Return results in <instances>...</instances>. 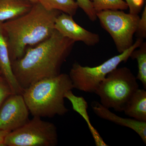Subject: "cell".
I'll list each match as a JSON object with an SVG mask.
<instances>
[{
	"mask_svg": "<svg viewBox=\"0 0 146 146\" xmlns=\"http://www.w3.org/2000/svg\"><path fill=\"white\" fill-rule=\"evenodd\" d=\"M73 17L61 12L55 22V29L63 36L75 42H82L89 46H94L98 44L100 41V35L80 26L76 23Z\"/></svg>",
	"mask_w": 146,
	"mask_h": 146,
	"instance_id": "9",
	"label": "cell"
},
{
	"mask_svg": "<svg viewBox=\"0 0 146 146\" xmlns=\"http://www.w3.org/2000/svg\"><path fill=\"white\" fill-rule=\"evenodd\" d=\"M73 89L69 74L61 73L31 84L23 90L22 95L33 117L52 118L68 113L65 95Z\"/></svg>",
	"mask_w": 146,
	"mask_h": 146,
	"instance_id": "3",
	"label": "cell"
},
{
	"mask_svg": "<svg viewBox=\"0 0 146 146\" xmlns=\"http://www.w3.org/2000/svg\"><path fill=\"white\" fill-rule=\"evenodd\" d=\"M3 23L0 22V67L2 74L10 84L13 93L22 94L23 91L16 81L12 71L7 41L3 30Z\"/></svg>",
	"mask_w": 146,
	"mask_h": 146,
	"instance_id": "11",
	"label": "cell"
},
{
	"mask_svg": "<svg viewBox=\"0 0 146 146\" xmlns=\"http://www.w3.org/2000/svg\"><path fill=\"white\" fill-rule=\"evenodd\" d=\"M146 0H125L127 4L129 13L139 14L145 6Z\"/></svg>",
	"mask_w": 146,
	"mask_h": 146,
	"instance_id": "20",
	"label": "cell"
},
{
	"mask_svg": "<svg viewBox=\"0 0 146 146\" xmlns=\"http://www.w3.org/2000/svg\"><path fill=\"white\" fill-rule=\"evenodd\" d=\"M48 10L39 2L33 3L28 12L3 23L11 61L23 56L27 49L48 39L55 29V22L61 13Z\"/></svg>",
	"mask_w": 146,
	"mask_h": 146,
	"instance_id": "2",
	"label": "cell"
},
{
	"mask_svg": "<svg viewBox=\"0 0 146 146\" xmlns=\"http://www.w3.org/2000/svg\"><path fill=\"white\" fill-rule=\"evenodd\" d=\"M33 4L25 0H0V22L4 23L24 15Z\"/></svg>",
	"mask_w": 146,
	"mask_h": 146,
	"instance_id": "12",
	"label": "cell"
},
{
	"mask_svg": "<svg viewBox=\"0 0 146 146\" xmlns=\"http://www.w3.org/2000/svg\"><path fill=\"white\" fill-rule=\"evenodd\" d=\"M25 1H28L33 3L39 2V0H25Z\"/></svg>",
	"mask_w": 146,
	"mask_h": 146,
	"instance_id": "22",
	"label": "cell"
},
{
	"mask_svg": "<svg viewBox=\"0 0 146 146\" xmlns=\"http://www.w3.org/2000/svg\"><path fill=\"white\" fill-rule=\"evenodd\" d=\"M39 2L48 10H57L72 16L78 8L74 0H39Z\"/></svg>",
	"mask_w": 146,
	"mask_h": 146,
	"instance_id": "14",
	"label": "cell"
},
{
	"mask_svg": "<svg viewBox=\"0 0 146 146\" xmlns=\"http://www.w3.org/2000/svg\"><path fill=\"white\" fill-rule=\"evenodd\" d=\"M0 75H2V74L1 70V67H0Z\"/></svg>",
	"mask_w": 146,
	"mask_h": 146,
	"instance_id": "23",
	"label": "cell"
},
{
	"mask_svg": "<svg viewBox=\"0 0 146 146\" xmlns=\"http://www.w3.org/2000/svg\"><path fill=\"white\" fill-rule=\"evenodd\" d=\"M97 13L107 10H125L128 9L123 0H90Z\"/></svg>",
	"mask_w": 146,
	"mask_h": 146,
	"instance_id": "16",
	"label": "cell"
},
{
	"mask_svg": "<svg viewBox=\"0 0 146 146\" xmlns=\"http://www.w3.org/2000/svg\"><path fill=\"white\" fill-rule=\"evenodd\" d=\"M96 14L102 27L113 39L119 54L132 46L140 18L138 14L125 13L120 10L103 11Z\"/></svg>",
	"mask_w": 146,
	"mask_h": 146,
	"instance_id": "7",
	"label": "cell"
},
{
	"mask_svg": "<svg viewBox=\"0 0 146 146\" xmlns=\"http://www.w3.org/2000/svg\"><path fill=\"white\" fill-rule=\"evenodd\" d=\"M138 38L145 39L146 38V5L144 6L142 15L138 22L136 32Z\"/></svg>",
	"mask_w": 146,
	"mask_h": 146,
	"instance_id": "19",
	"label": "cell"
},
{
	"mask_svg": "<svg viewBox=\"0 0 146 146\" xmlns=\"http://www.w3.org/2000/svg\"><path fill=\"white\" fill-rule=\"evenodd\" d=\"M13 94H14L8 81L0 75V108L5 100Z\"/></svg>",
	"mask_w": 146,
	"mask_h": 146,
	"instance_id": "18",
	"label": "cell"
},
{
	"mask_svg": "<svg viewBox=\"0 0 146 146\" xmlns=\"http://www.w3.org/2000/svg\"><path fill=\"white\" fill-rule=\"evenodd\" d=\"M139 87L136 77L129 68H117L106 76L94 93L99 97L102 105L121 112Z\"/></svg>",
	"mask_w": 146,
	"mask_h": 146,
	"instance_id": "4",
	"label": "cell"
},
{
	"mask_svg": "<svg viewBox=\"0 0 146 146\" xmlns=\"http://www.w3.org/2000/svg\"><path fill=\"white\" fill-rule=\"evenodd\" d=\"M75 43L55 29L48 39L29 47L23 57L11 62L13 74L23 91L36 82L61 74Z\"/></svg>",
	"mask_w": 146,
	"mask_h": 146,
	"instance_id": "1",
	"label": "cell"
},
{
	"mask_svg": "<svg viewBox=\"0 0 146 146\" xmlns=\"http://www.w3.org/2000/svg\"><path fill=\"white\" fill-rule=\"evenodd\" d=\"M29 111L22 94H13L0 108V129L11 131L29 121Z\"/></svg>",
	"mask_w": 146,
	"mask_h": 146,
	"instance_id": "8",
	"label": "cell"
},
{
	"mask_svg": "<svg viewBox=\"0 0 146 146\" xmlns=\"http://www.w3.org/2000/svg\"><path fill=\"white\" fill-rule=\"evenodd\" d=\"M143 42V39L138 38L128 49L96 67L83 66L77 62L74 63L69 74L74 89L86 93H95L106 76L121 63L126 62L132 52L139 48Z\"/></svg>",
	"mask_w": 146,
	"mask_h": 146,
	"instance_id": "5",
	"label": "cell"
},
{
	"mask_svg": "<svg viewBox=\"0 0 146 146\" xmlns=\"http://www.w3.org/2000/svg\"><path fill=\"white\" fill-rule=\"evenodd\" d=\"M78 7L84 11L90 21L94 22L96 21L97 18L96 12L94 10L90 0H76Z\"/></svg>",
	"mask_w": 146,
	"mask_h": 146,
	"instance_id": "17",
	"label": "cell"
},
{
	"mask_svg": "<svg viewBox=\"0 0 146 146\" xmlns=\"http://www.w3.org/2000/svg\"><path fill=\"white\" fill-rule=\"evenodd\" d=\"M123 112L133 119L146 122L145 89L139 88L128 102Z\"/></svg>",
	"mask_w": 146,
	"mask_h": 146,
	"instance_id": "13",
	"label": "cell"
},
{
	"mask_svg": "<svg viewBox=\"0 0 146 146\" xmlns=\"http://www.w3.org/2000/svg\"><path fill=\"white\" fill-rule=\"evenodd\" d=\"M58 143L56 126L37 117L10 131L5 140V146H55Z\"/></svg>",
	"mask_w": 146,
	"mask_h": 146,
	"instance_id": "6",
	"label": "cell"
},
{
	"mask_svg": "<svg viewBox=\"0 0 146 146\" xmlns=\"http://www.w3.org/2000/svg\"><path fill=\"white\" fill-rule=\"evenodd\" d=\"M130 58L136 59L138 72L136 79L141 82L144 89H146V42H143L139 48L131 53Z\"/></svg>",
	"mask_w": 146,
	"mask_h": 146,
	"instance_id": "15",
	"label": "cell"
},
{
	"mask_svg": "<svg viewBox=\"0 0 146 146\" xmlns=\"http://www.w3.org/2000/svg\"><path fill=\"white\" fill-rule=\"evenodd\" d=\"M10 132L8 131L0 129V146H5V140L6 136Z\"/></svg>",
	"mask_w": 146,
	"mask_h": 146,
	"instance_id": "21",
	"label": "cell"
},
{
	"mask_svg": "<svg viewBox=\"0 0 146 146\" xmlns=\"http://www.w3.org/2000/svg\"><path fill=\"white\" fill-rule=\"evenodd\" d=\"M91 108L97 116L103 119L112 122L121 126L132 129L141 137L146 144V122H142L133 119L119 117L97 101L92 102Z\"/></svg>",
	"mask_w": 146,
	"mask_h": 146,
	"instance_id": "10",
	"label": "cell"
}]
</instances>
